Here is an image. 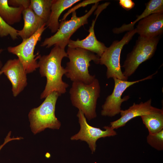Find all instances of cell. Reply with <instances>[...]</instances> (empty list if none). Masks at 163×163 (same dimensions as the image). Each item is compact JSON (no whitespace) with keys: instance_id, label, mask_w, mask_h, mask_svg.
<instances>
[{"instance_id":"cell-1","label":"cell","mask_w":163,"mask_h":163,"mask_svg":"<svg viewBox=\"0 0 163 163\" xmlns=\"http://www.w3.org/2000/svg\"><path fill=\"white\" fill-rule=\"evenodd\" d=\"M67 57L65 49L54 46L49 54L40 56L38 62L39 72L41 77H46V83L45 89L40 95V99L45 98L54 91L60 95L65 94L69 87L64 82L62 77L66 72L61 66L63 58Z\"/></svg>"},{"instance_id":"cell-2","label":"cell","mask_w":163,"mask_h":163,"mask_svg":"<svg viewBox=\"0 0 163 163\" xmlns=\"http://www.w3.org/2000/svg\"><path fill=\"white\" fill-rule=\"evenodd\" d=\"M66 53L69 61L65 68L66 77L74 82H79L86 84L91 83L95 78V75L89 73L90 62L93 61L99 64L100 57L94 53L80 48L68 47Z\"/></svg>"},{"instance_id":"cell-3","label":"cell","mask_w":163,"mask_h":163,"mask_svg":"<svg viewBox=\"0 0 163 163\" xmlns=\"http://www.w3.org/2000/svg\"><path fill=\"white\" fill-rule=\"evenodd\" d=\"M100 91L99 82L96 78L89 84L79 82H72L69 90L71 103L89 120L97 117V101Z\"/></svg>"},{"instance_id":"cell-4","label":"cell","mask_w":163,"mask_h":163,"mask_svg":"<svg viewBox=\"0 0 163 163\" xmlns=\"http://www.w3.org/2000/svg\"><path fill=\"white\" fill-rule=\"evenodd\" d=\"M60 95L54 91L45 98L38 107L32 109L28 114L30 126L34 134L46 128L59 129L61 123L55 114L57 100Z\"/></svg>"},{"instance_id":"cell-5","label":"cell","mask_w":163,"mask_h":163,"mask_svg":"<svg viewBox=\"0 0 163 163\" xmlns=\"http://www.w3.org/2000/svg\"><path fill=\"white\" fill-rule=\"evenodd\" d=\"M99 2L95 3L85 15L78 17L75 11L72 12L69 20H61L57 31L53 36L45 39L40 46L49 48L53 46H57L65 48L68 44L70 38L80 27L88 23V18L98 6Z\"/></svg>"},{"instance_id":"cell-6","label":"cell","mask_w":163,"mask_h":163,"mask_svg":"<svg viewBox=\"0 0 163 163\" xmlns=\"http://www.w3.org/2000/svg\"><path fill=\"white\" fill-rule=\"evenodd\" d=\"M160 36L145 38L139 37L132 51L127 56L123 66V74L128 78L136 71L139 65L154 55Z\"/></svg>"},{"instance_id":"cell-7","label":"cell","mask_w":163,"mask_h":163,"mask_svg":"<svg viewBox=\"0 0 163 163\" xmlns=\"http://www.w3.org/2000/svg\"><path fill=\"white\" fill-rule=\"evenodd\" d=\"M136 33L135 28L128 31L120 41H114L100 57L99 64L105 65L107 68V78H115L123 81L127 80L128 78L124 76L121 70L120 54L124 46L129 43Z\"/></svg>"},{"instance_id":"cell-8","label":"cell","mask_w":163,"mask_h":163,"mask_svg":"<svg viewBox=\"0 0 163 163\" xmlns=\"http://www.w3.org/2000/svg\"><path fill=\"white\" fill-rule=\"evenodd\" d=\"M46 24L43 25L30 37L23 40L19 44L7 48L9 53L18 56L27 74L32 72L39 68L37 60L41 55L39 52L34 55V52L36 46L40 40L46 27Z\"/></svg>"},{"instance_id":"cell-9","label":"cell","mask_w":163,"mask_h":163,"mask_svg":"<svg viewBox=\"0 0 163 163\" xmlns=\"http://www.w3.org/2000/svg\"><path fill=\"white\" fill-rule=\"evenodd\" d=\"M155 73L144 78L139 80L128 81H123L115 78H113L114 86L112 94L106 98L105 101L102 106L101 114L102 116L112 117L120 113L122 103L128 100L129 95L125 96L121 98L122 94L130 86L138 82L151 79Z\"/></svg>"},{"instance_id":"cell-10","label":"cell","mask_w":163,"mask_h":163,"mask_svg":"<svg viewBox=\"0 0 163 163\" xmlns=\"http://www.w3.org/2000/svg\"><path fill=\"white\" fill-rule=\"evenodd\" d=\"M80 129L78 132L70 137L72 140H80L86 142L88 144L91 153L95 152L97 141L101 138L113 136L117 135V132L110 126L104 127L105 130L93 127L88 123L83 113L78 110L77 114Z\"/></svg>"},{"instance_id":"cell-11","label":"cell","mask_w":163,"mask_h":163,"mask_svg":"<svg viewBox=\"0 0 163 163\" xmlns=\"http://www.w3.org/2000/svg\"><path fill=\"white\" fill-rule=\"evenodd\" d=\"M110 3L105 2L98 6L94 14L96 15L95 19L92 21L91 26L88 30L89 34L85 39L76 40L70 39L68 47L71 48H80L88 50L100 57L107 48L104 44L97 39L94 33V26L97 17L104 9L109 5Z\"/></svg>"},{"instance_id":"cell-12","label":"cell","mask_w":163,"mask_h":163,"mask_svg":"<svg viewBox=\"0 0 163 163\" xmlns=\"http://www.w3.org/2000/svg\"><path fill=\"white\" fill-rule=\"evenodd\" d=\"M0 70L11 82L13 96L16 97L27 84V73L23 66L18 59H10Z\"/></svg>"},{"instance_id":"cell-13","label":"cell","mask_w":163,"mask_h":163,"mask_svg":"<svg viewBox=\"0 0 163 163\" xmlns=\"http://www.w3.org/2000/svg\"><path fill=\"white\" fill-rule=\"evenodd\" d=\"M135 29L141 37L149 38L160 36L163 32V12L147 16L139 21Z\"/></svg>"},{"instance_id":"cell-14","label":"cell","mask_w":163,"mask_h":163,"mask_svg":"<svg viewBox=\"0 0 163 163\" xmlns=\"http://www.w3.org/2000/svg\"><path fill=\"white\" fill-rule=\"evenodd\" d=\"M152 100L149 99L145 102L139 104L134 103L127 109L121 110L120 117L117 120L111 122L110 126L113 129H117L124 126L132 119L138 116L150 113L155 108L151 105Z\"/></svg>"},{"instance_id":"cell-15","label":"cell","mask_w":163,"mask_h":163,"mask_svg":"<svg viewBox=\"0 0 163 163\" xmlns=\"http://www.w3.org/2000/svg\"><path fill=\"white\" fill-rule=\"evenodd\" d=\"M22 15L24 20V26L22 29L18 30V36L22 40L33 35L46 23L34 12L30 6L24 9Z\"/></svg>"},{"instance_id":"cell-16","label":"cell","mask_w":163,"mask_h":163,"mask_svg":"<svg viewBox=\"0 0 163 163\" xmlns=\"http://www.w3.org/2000/svg\"><path fill=\"white\" fill-rule=\"evenodd\" d=\"M81 1L80 0H53L51 12L46 23L52 33H56L58 30L59 23V19L62 12L67 9Z\"/></svg>"},{"instance_id":"cell-17","label":"cell","mask_w":163,"mask_h":163,"mask_svg":"<svg viewBox=\"0 0 163 163\" xmlns=\"http://www.w3.org/2000/svg\"><path fill=\"white\" fill-rule=\"evenodd\" d=\"M145 8L141 15L137 16V18L128 24H124L121 27L113 29L114 33L119 34L123 32L133 30L135 24L138 21L148 16L155 13L163 12L162 0H151L145 4Z\"/></svg>"},{"instance_id":"cell-18","label":"cell","mask_w":163,"mask_h":163,"mask_svg":"<svg viewBox=\"0 0 163 163\" xmlns=\"http://www.w3.org/2000/svg\"><path fill=\"white\" fill-rule=\"evenodd\" d=\"M149 134L158 133L163 129V109L155 107L150 113L140 116Z\"/></svg>"},{"instance_id":"cell-19","label":"cell","mask_w":163,"mask_h":163,"mask_svg":"<svg viewBox=\"0 0 163 163\" xmlns=\"http://www.w3.org/2000/svg\"><path fill=\"white\" fill-rule=\"evenodd\" d=\"M24 9L23 7H15L9 5L8 0H0V16L10 25L21 21Z\"/></svg>"},{"instance_id":"cell-20","label":"cell","mask_w":163,"mask_h":163,"mask_svg":"<svg viewBox=\"0 0 163 163\" xmlns=\"http://www.w3.org/2000/svg\"><path fill=\"white\" fill-rule=\"evenodd\" d=\"M53 0H30V6L35 14L46 24L49 18Z\"/></svg>"},{"instance_id":"cell-21","label":"cell","mask_w":163,"mask_h":163,"mask_svg":"<svg viewBox=\"0 0 163 163\" xmlns=\"http://www.w3.org/2000/svg\"><path fill=\"white\" fill-rule=\"evenodd\" d=\"M148 143L158 151L163 150V129L154 134H149L146 138Z\"/></svg>"},{"instance_id":"cell-22","label":"cell","mask_w":163,"mask_h":163,"mask_svg":"<svg viewBox=\"0 0 163 163\" xmlns=\"http://www.w3.org/2000/svg\"><path fill=\"white\" fill-rule=\"evenodd\" d=\"M17 30L7 24L0 16V37L9 35L13 40H15L18 36Z\"/></svg>"},{"instance_id":"cell-23","label":"cell","mask_w":163,"mask_h":163,"mask_svg":"<svg viewBox=\"0 0 163 163\" xmlns=\"http://www.w3.org/2000/svg\"><path fill=\"white\" fill-rule=\"evenodd\" d=\"M101 1L100 0H86L83 1L77 4L72 8L69 9L67 12L64 14L61 20H66V18L70 14L75 11L78 8L84 7L91 4H94L95 3L99 2Z\"/></svg>"},{"instance_id":"cell-24","label":"cell","mask_w":163,"mask_h":163,"mask_svg":"<svg viewBox=\"0 0 163 163\" xmlns=\"http://www.w3.org/2000/svg\"><path fill=\"white\" fill-rule=\"evenodd\" d=\"M9 5L15 7H23L24 9L30 6V0H8Z\"/></svg>"},{"instance_id":"cell-25","label":"cell","mask_w":163,"mask_h":163,"mask_svg":"<svg viewBox=\"0 0 163 163\" xmlns=\"http://www.w3.org/2000/svg\"><path fill=\"white\" fill-rule=\"evenodd\" d=\"M120 5L125 10L128 11L133 8L135 3L131 0H120Z\"/></svg>"},{"instance_id":"cell-26","label":"cell","mask_w":163,"mask_h":163,"mask_svg":"<svg viewBox=\"0 0 163 163\" xmlns=\"http://www.w3.org/2000/svg\"><path fill=\"white\" fill-rule=\"evenodd\" d=\"M11 134V131H10L8 133L7 136L5 138V139H4V142L3 144L0 145V150L2 149V148L8 142H9L13 140H19L21 139H22L23 138L21 137H17L16 138H15L14 137H13V138H11L10 137V136Z\"/></svg>"},{"instance_id":"cell-27","label":"cell","mask_w":163,"mask_h":163,"mask_svg":"<svg viewBox=\"0 0 163 163\" xmlns=\"http://www.w3.org/2000/svg\"><path fill=\"white\" fill-rule=\"evenodd\" d=\"M2 49H0V54L2 52ZM2 62L0 61V69H1L2 67Z\"/></svg>"},{"instance_id":"cell-28","label":"cell","mask_w":163,"mask_h":163,"mask_svg":"<svg viewBox=\"0 0 163 163\" xmlns=\"http://www.w3.org/2000/svg\"><path fill=\"white\" fill-rule=\"evenodd\" d=\"M2 72L1 71L0 69V76L2 74Z\"/></svg>"}]
</instances>
